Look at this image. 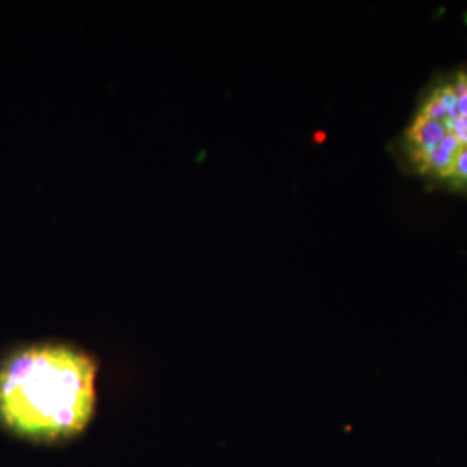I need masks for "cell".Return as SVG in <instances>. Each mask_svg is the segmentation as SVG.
<instances>
[{
	"instance_id": "obj_1",
	"label": "cell",
	"mask_w": 467,
	"mask_h": 467,
	"mask_svg": "<svg viewBox=\"0 0 467 467\" xmlns=\"http://www.w3.org/2000/svg\"><path fill=\"white\" fill-rule=\"evenodd\" d=\"M96 405L98 364L73 345H25L0 362V426L19 438L59 441L82 433Z\"/></svg>"
},
{
	"instance_id": "obj_2",
	"label": "cell",
	"mask_w": 467,
	"mask_h": 467,
	"mask_svg": "<svg viewBox=\"0 0 467 467\" xmlns=\"http://www.w3.org/2000/svg\"><path fill=\"white\" fill-rule=\"evenodd\" d=\"M401 150L426 181L467 191V67L428 88L401 135Z\"/></svg>"
}]
</instances>
